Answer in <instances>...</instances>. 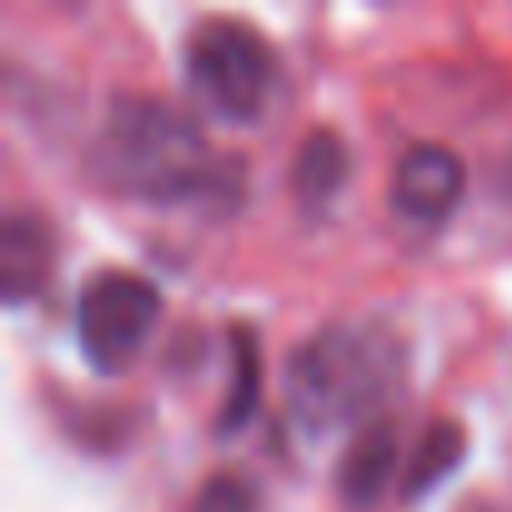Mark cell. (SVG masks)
I'll return each mask as SVG.
<instances>
[{
    "instance_id": "6da1fadb",
    "label": "cell",
    "mask_w": 512,
    "mask_h": 512,
    "mask_svg": "<svg viewBox=\"0 0 512 512\" xmlns=\"http://www.w3.org/2000/svg\"><path fill=\"white\" fill-rule=\"evenodd\" d=\"M407 377V342L387 322H332L287 357V422L302 442H332L387 417Z\"/></svg>"
},
{
    "instance_id": "52a82bcc",
    "label": "cell",
    "mask_w": 512,
    "mask_h": 512,
    "mask_svg": "<svg viewBox=\"0 0 512 512\" xmlns=\"http://www.w3.org/2000/svg\"><path fill=\"white\" fill-rule=\"evenodd\" d=\"M46 272H51L46 226L26 211L6 216V226H0V287H6V302H26L31 292H41Z\"/></svg>"
},
{
    "instance_id": "9c48e42d",
    "label": "cell",
    "mask_w": 512,
    "mask_h": 512,
    "mask_svg": "<svg viewBox=\"0 0 512 512\" xmlns=\"http://www.w3.org/2000/svg\"><path fill=\"white\" fill-rule=\"evenodd\" d=\"M462 452H467L462 422H452V417L427 422V432L412 442V457H407V467H402V492H407V497H427V492L462 462Z\"/></svg>"
},
{
    "instance_id": "8fae6325",
    "label": "cell",
    "mask_w": 512,
    "mask_h": 512,
    "mask_svg": "<svg viewBox=\"0 0 512 512\" xmlns=\"http://www.w3.org/2000/svg\"><path fill=\"white\" fill-rule=\"evenodd\" d=\"M191 512H262V492L251 487V477L216 472V477H211V482L196 492Z\"/></svg>"
},
{
    "instance_id": "8992f818",
    "label": "cell",
    "mask_w": 512,
    "mask_h": 512,
    "mask_svg": "<svg viewBox=\"0 0 512 512\" xmlns=\"http://www.w3.org/2000/svg\"><path fill=\"white\" fill-rule=\"evenodd\" d=\"M402 467H407V462H402L397 427H392V417H382V422L362 427V432L347 442V452H342V462H337V492H342L347 507H372V502L397 482Z\"/></svg>"
},
{
    "instance_id": "3957f363",
    "label": "cell",
    "mask_w": 512,
    "mask_h": 512,
    "mask_svg": "<svg viewBox=\"0 0 512 512\" xmlns=\"http://www.w3.org/2000/svg\"><path fill=\"white\" fill-rule=\"evenodd\" d=\"M181 66H186L191 96L216 121H231V126H251L267 111L272 86H277V56L267 36L236 16H206L201 26H191Z\"/></svg>"
},
{
    "instance_id": "277c9868",
    "label": "cell",
    "mask_w": 512,
    "mask_h": 512,
    "mask_svg": "<svg viewBox=\"0 0 512 512\" xmlns=\"http://www.w3.org/2000/svg\"><path fill=\"white\" fill-rule=\"evenodd\" d=\"M161 317V292L136 272H96L76 297V342L96 372H126Z\"/></svg>"
},
{
    "instance_id": "30bf717a",
    "label": "cell",
    "mask_w": 512,
    "mask_h": 512,
    "mask_svg": "<svg viewBox=\"0 0 512 512\" xmlns=\"http://www.w3.org/2000/svg\"><path fill=\"white\" fill-rule=\"evenodd\" d=\"M256 377H262V367H256V337L246 327H231V392H226V407H221V432L241 427L256 407Z\"/></svg>"
},
{
    "instance_id": "ba28073f",
    "label": "cell",
    "mask_w": 512,
    "mask_h": 512,
    "mask_svg": "<svg viewBox=\"0 0 512 512\" xmlns=\"http://www.w3.org/2000/svg\"><path fill=\"white\" fill-rule=\"evenodd\" d=\"M352 161H347V141L337 131H312L302 146H297V161H292V191L307 211H322L332 206V196L342 191Z\"/></svg>"
},
{
    "instance_id": "5b68a950",
    "label": "cell",
    "mask_w": 512,
    "mask_h": 512,
    "mask_svg": "<svg viewBox=\"0 0 512 512\" xmlns=\"http://www.w3.org/2000/svg\"><path fill=\"white\" fill-rule=\"evenodd\" d=\"M467 191V166L457 151L437 146V141H417L397 156L392 166V206L407 221H447L457 211Z\"/></svg>"
},
{
    "instance_id": "7a4b0ae2",
    "label": "cell",
    "mask_w": 512,
    "mask_h": 512,
    "mask_svg": "<svg viewBox=\"0 0 512 512\" xmlns=\"http://www.w3.org/2000/svg\"><path fill=\"white\" fill-rule=\"evenodd\" d=\"M226 161L231 156H216L186 111L156 96H116L91 146L96 181L146 206H181L231 191L221 181Z\"/></svg>"
}]
</instances>
